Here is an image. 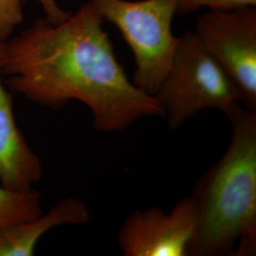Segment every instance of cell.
<instances>
[{"mask_svg":"<svg viewBox=\"0 0 256 256\" xmlns=\"http://www.w3.org/2000/svg\"><path fill=\"white\" fill-rule=\"evenodd\" d=\"M90 1L61 23L39 19L1 43V72L12 92L52 110L79 101L99 132L122 131L138 120L164 117L154 95L131 82Z\"/></svg>","mask_w":256,"mask_h":256,"instance_id":"cell-1","label":"cell"},{"mask_svg":"<svg viewBox=\"0 0 256 256\" xmlns=\"http://www.w3.org/2000/svg\"><path fill=\"white\" fill-rule=\"evenodd\" d=\"M229 119V146L194 190L198 224L188 256H256V110L241 106Z\"/></svg>","mask_w":256,"mask_h":256,"instance_id":"cell-2","label":"cell"},{"mask_svg":"<svg viewBox=\"0 0 256 256\" xmlns=\"http://www.w3.org/2000/svg\"><path fill=\"white\" fill-rule=\"evenodd\" d=\"M171 129H178L204 110L228 117L242 106L239 90L194 32L180 36L171 66L156 92Z\"/></svg>","mask_w":256,"mask_h":256,"instance_id":"cell-3","label":"cell"},{"mask_svg":"<svg viewBox=\"0 0 256 256\" xmlns=\"http://www.w3.org/2000/svg\"><path fill=\"white\" fill-rule=\"evenodd\" d=\"M119 28L132 50L136 70L133 82L155 95L168 72L180 37L172 32L178 0H90Z\"/></svg>","mask_w":256,"mask_h":256,"instance_id":"cell-4","label":"cell"},{"mask_svg":"<svg viewBox=\"0 0 256 256\" xmlns=\"http://www.w3.org/2000/svg\"><path fill=\"white\" fill-rule=\"evenodd\" d=\"M196 26L202 45L236 84L242 104L256 110V7L210 10Z\"/></svg>","mask_w":256,"mask_h":256,"instance_id":"cell-5","label":"cell"},{"mask_svg":"<svg viewBox=\"0 0 256 256\" xmlns=\"http://www.w3.org/2000/svg\"><path fill=\"white\" fill-rule=\"evenodd\" d=\"M198 224L192 196L178 202L170 212L158 206L138 210L120 228L119 246L126 256H188Z\"/></svg>","mask_w":256,"mask_h":256,"instance_id":"cell-6","label":"cell"},{"mask_svg":"<svg viewBox=\"0 0 256 256\" xmlns=\"http://www.w3.org/2000/svg\"><path fill=\"white\" fill-rule=\"evenodd\" d=\"M1 75L0 63V184L10 190L27 191L41 178L43 166L19 129L12 97Z\"/></svg>","mask_w":256,"mask_h":256,"instance_id":"cell-7","label":"cell"},{"mask_svg":"<svg viewBox=\"0 0 256 256\" xmlns=\"http://www.w3.org/2000/svg\"><path fill=\"white\" fill-rule=\"evenodd\" d=\"M90 220L86 205L68 198L46 214L0 229V256H32L38 241L48 230L62 225H80Z\"/></svg>","mask_w":256,"mask_h":256,"instance_id":"cell-8","label":"cell"},{"mask_svg":"<svg viewBox=\"0 0 256 256\" xmlns=\"http://www.w3.org/2000/svg\"><path fill=\"white\" fill-rule=\"evenodd\" d=\"M43 212L40 192L14 191L0 184V229L32 220Z\"/></svg>","mask_w":256,"mask_h":256,"instance_id":"cell-9","label":"cell"},{"mask_svg":"<svg viewBox=\"0 0 256 256\" xmlns=\"http://www.w3.org/2000/svg\"><path fill=\"white\" fill-rule=\"evenodd\" d=\"M23 0H0V41L9 39L23 20Z\"/></svg>","mask_w":256,"mask_h":256,"instance_id":"cell-10","label":"cell"},{"mask_svg":"<svg viewBox=\"0 0 256 256\" xmlns=\"http://www.w3.org/2000/svg\"><path fill=\"white\" fill-rule=\"evenodd\" d=\"M256 6V0H178L176 14L194 12L202 7L210 10H232Z\"/></svg>","mask_w":256,"mask_h":256,"instance_id":"cell-11","label":"cell"},{"mask_svg":"<svg viewBox=\"0 0 256 256\" xmlns=\"http://www.w3.org/2000/svg\"><path fill=\"white\" fill-rule=\"evenodd\" d=\"M46 14V20L52 24L63 22L68 18L70 14L61 9L55 0H38Z\"/></svg>","mask_w":256,"mask_h":256,"instance_id":"cell-12","label":"cell"}]
</instances>
